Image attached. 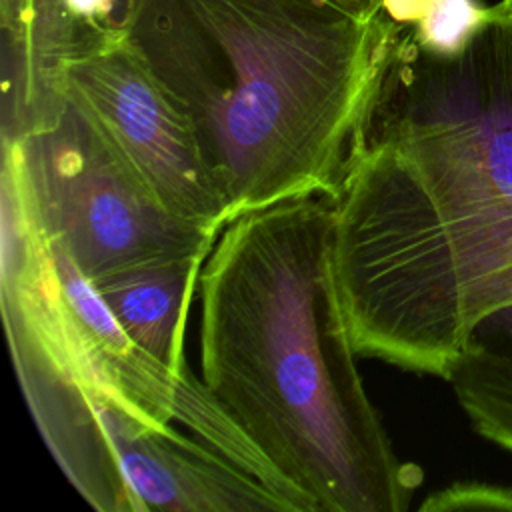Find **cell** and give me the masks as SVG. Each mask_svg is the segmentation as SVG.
Returning <instances> with one entry per match:
<instances>
[{"instance_id": "6da1fadb", "label": "cell", "mask_w": 512, "mask_h": 512, "mask_svg": "<svg viewBox=\"0 0 512 512\" xmlns=\"http://www.w3.org/2000/svg\"><path fill=\"white\" fill-rule=\"evenodd\" d=\"M330 238L324 194L226 222L198 280L200 378L298 512H404L422 472L356 368Z\"/></svg>"}, {"instance_id": "7a4b0ae2", "label": "cell", "mask_w": 512, "mask_h": 512, "mask_svg": "<svg viewBox=\"0 0 512 512\" xmlns=\"http://www.w3.org/2000/svg\"><path fill=\"white\" fill-rule=\"evenodd\" d=\"M400 24L332 0H146L128 44L238 214L332 196Z\"/></svg>"}, {"instance_id": "3957f363", "label": "cell", "mask_w": 512, "mask_h": 512, "mask_svg": "<svg viewBox=\"0 0 512 512\" xmlns=\"http://www.w3.org/2000/svg\"><path fill=\"white\" fill-rule=\"evenodd\" d=\"M0 262V308L22 394L56 464L92 508L146 512L192 434L280 490L202 378L128 336L92 280L46 238L6 168Z\"/></svg>"}, {"instance_id": "277c9868", "label": "cell", "mask_w": 512, "mask_h": 512, "mask_svg": "<svg viewBox=\"0 0 512 512\" xmlns=\"http://www.w3.org/2000/svg\"><path fill=\"white\" fill-rule=\"evenodd\" d=\"M456 56L402 26L332 200V276L512 202V0Z\"/></svg>"}, {"instance_id": "5b68a950", "label": "cell", "mask_w": 512, "mask_h": 512, "mask_svg": "<svg viewBox=\"0 0 512 512\" xmlns=\"http://www.w3.org/2000/svg\"><path fill=\"white\" fill-rule=\"evenodd\" d=\"M334 288L358 358L446 380L474 334L512 308V202L414 238Z\"/></svg>"}, {"instance_id": "8992f818", "label": "cell", "mask_w": 512, "mask_h": 512, "mask_svg": "<svg viewBox=\"0 0 512 512\" xmlns=\"http://www.w3.org/2000/svg\"><path fill=\"white\" fill-rule=\"evenodd\" d=\"M2 168L16 178L46 238L90 280L208 250L220 234L174 214L68 90L40 126L2 142Z\"/></svg>"}, {"instance_id": "52a82bcc", "label": "cell", "mask_w": 512, "mask_h": 512, "mask_svg": "<svg viewBox=\"0 0 512 512\" xmlns=\"http://www.w3.org/2000/svg\"><path fill=\"white\" fill-rule=\"evenodd\" d=\"M64 90L86 104L174 214L214 230L226 226L186 118L128 40L70 62Z\"/></svg>"}, {"instance_id": "ba28073f", "label": "cell", "mask_w": 512, "mask_h": 512, "mask_svg": "<svg viewBox=\"0 0 512 512\" xmlns=\"http://www.w3.org/2000/svg\"><path fill=\"white\" fill-rule=\"evenodd\" d=\"M146 0H28L18 28L0 30L2 142L40 126L64 98V68L128 40Z\"/></svg>"}, {"instance_id": "9c48e42d", "label": "cell", "mask_w": 512, "mask_h": 512, "mask_svg": "<svg viewBox=\"0 0 512 512\" xmlns=\"http://www.w3.org/2000/svg\"><path fill=\"white\" fill-rule=\"evenodd\" d=\"M210 250L144 260L92 280L128 336L174 370H190L184 332Z\"/></svg>"}, {"instance_id": "30bf717a", "label": "cell", "mask_w": 512, "mask_h": 512, "mask_svg": "<svg viewBox=\"0 0 512 512\" xmlns=\"http://www.w3.org/2000/svg\"><path fill=\"white\" fill-rule=\"evenodd\" d=\"M446 382L472 428L512 452V308L474 334Z\"/></svg>"}, {"instance_id": "8fae6325", "label": "cell", "mask_w": 512, "mask_h": 512, "mask_svg": "<svg viewBox=\"0 0 512 512\" xmlns=\"http://www.w3.org/2000/svg\"><path fill=\"white\" fill-rule=\"evenodd\" d=\"M498 6L482 0H432L426 14L408 26L420 48L436 56H456L496 18Z\"/></svg>"}, {"instance_id": "7c38bea8", "label": "cell", "mask_w": 512, "mask_h": 512, "mask_svg": "<svg viewBox=\"0 0 512 512\" xmlns=\"http://www.w3.org/2000/svg\"><path fill=\"white\" fill-rule=\"evenodd\" d=\"M422 512L448 510H512V486L492 482H452L430 492L418 506Z\"/></svg>"}, {"instance_id": "4fadbf2b", "label": "cell", "mask_w": 512, "mask_h": 512, "mask_svg": "<svg viewBox=\"0 0 512 512\" xmlns=\"http://www.w3.org/2000/svg\"><path fill=\"white\" fill-rule=\"evenodd\" d=\"M380 10L400 26H414L430 8L432 0H378Z\"/></svg>"}, {"instance_id": "5bb4252c", "label": "cell", "mask_w": 512, "mask_h": 512, "mask_svg": "<svg viewBox=\"0 0 512 512\" xmlns=\"http://www.w3.org/2000/svg\"><path fill=\"white\" fill-rule=\"evenodd\" d=\"M28 0H0V30H12L22 24Z\"/></svg>"}, {"instance_id": "9a60e30c", "label": "cell", "mask_w": 512, "mask_h": 512, "mask_svg": "<svg viewBox=\"0 0 512 512\" xmlns=\"http://www.w3.org/2000/svg\"><path fill=\"white\" fill-rule=\"evenodd\" d=\"M348 10H352L358 16H374L380 12V2L378 0H332Z\"/></svg>"}]
</instances>
